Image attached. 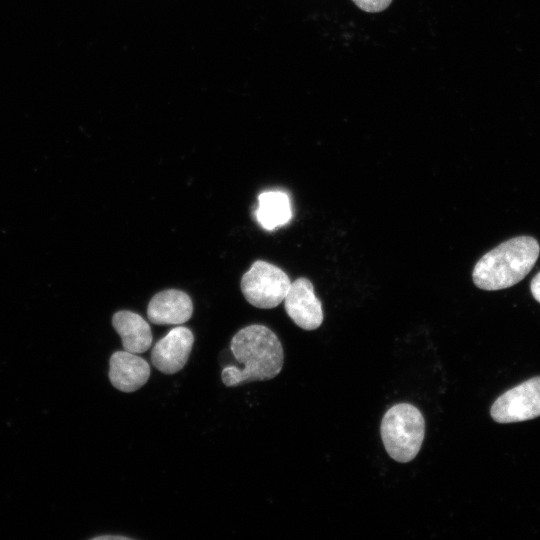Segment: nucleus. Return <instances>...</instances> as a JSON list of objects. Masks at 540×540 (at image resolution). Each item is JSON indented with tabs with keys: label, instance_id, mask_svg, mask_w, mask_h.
<instances>
[{
	"label": "nucleus",
	"instance_id": "nucleus-1",
	"mask_svg": "<svg viewBox=\"0 0 540 540\" xmlns=\"http://www.w3.org/2000/svg\"><path fill=\"white\" fill-rule=\"evenodd\" d=\"M231 351L243 368L232 365L222 370V381L228 387L272 379L283 367L280 340L264 325L253 324L239 330L231 340Z\"/></svg>",
	"mask_w": 540,
	"mask_h": 540
},
{
	"label": "nucleus",
	"instance_id": "nucleus-2",
	"mask_svg": "<svg viewBox=\"0 0 540 540\" xmlns=\"http://www.w3.org/2000/svg\"><path fill=\"white\" fill-rule=\"evenodd\" d=\"M539 252L540 246L531 236L509 239L478 260L472 272L473 282L487 291L511 287L533 268Z\"/></svg>",
	"mask_w": 540,
	"mask_h": 540
},
{
	"label": "nucleus",
	"instance_id": "nucleus-3",
	"mask_svg": "<svg viewBox=\"0 0 540 540\" xmlns=\"http://www.w3.org/2000/svg\"><path fill=\"white\" fill-rule=\"evenodd\" d=\"M380 432L389 456L400 463L410 462L417 456L424 440V417L412 404H396L384 414Z\"/></svg>",
	"mask_w": 540,
	"mask_h": 540
},
{
	"label": "nucleus",
	"instance_id": "nucleus-4",
	"mask_svg": "<svg viewBox=\"0 0 540 540\" xmlns=\"http://www.w3.org/2000/svg\"><path fill=\"white\" fill-rule=\"evenodd\" d=\"M290 284L288 275L281 268L258 260L242 276L240 286L245 299L251 305L270 309L284 300Z\"/></svg>",
	"mask_w": 540,
	"mask_h": 540
},
{
	"label": "nucleus",
	"instance_id": "nucleus-5",
	"mask_svg": "<svg viewBox=\"0 0 540 540\" xmlns=\"http://www.w3.org/2000/svg\"><path fill=\"white\" fill-rule=\"evenodd\" d=\"M490 414L497 423H514L540 416V376L507 390L493 403Z\"/></svg>",
	"mask_w": 540,
	"mask_h": 540
},
{
	"label": "nucleus",
	"instance_id": "nucleus-6",
	"mask_svg": "<svg viewBox=\"0 0 540 540\" xmlns=\"http://www.w3.org/2000/svg\"><path fill=\"white\" fill-rule=\"evenodd\" d=\"M286 313L304 330H315L323 322V310L311 281L300 277L291 282L284 298Z\"/></svg>",
	"mask_w": 540,
	"mask_h": 540
},
{
	"label": "nucleus",
	"instance_id": "nucleus-7",
	"mask_svg": "<svg viewBox=\"0 0 540 540\" xmlns=\"http://www.w3.org/2000/svg\"><path fill=\"white\" fill-rule=\"evenodd\" d=\"M194 336L190 329L177 326L152 348L151 362L160 372L171 375L180 371L188 361Z\"/></svg>",
	"mask_w": 540,
	"mask_h": 540
},
{
	"label": "nucleus",
	"instance_id": "nucleus-8",
	"mask_svg": "<svg viewBox=\"0 0 540 540\" xmlns=\"http://www.w3.org/2000/svg\"><path fill=\"white\" fill-rule=\"evenodd\" d=\"M109 380L122 392H134L146 384L150 376V366L135 353L114 352L109 360Z\"/></svg>",
	"mask_w": 540,
	"mask_h": 540
},
{
	"label": "nucleus",
	"instance_id": "nucleus-9",
	"mask_svg": "<svg viewBox=\"0 0 540 540\" xmlns=\"http://www.w3.org/2000/svg\"><path fill=\"white\" fill-rule=\"evenodd\" d=\"M193 313L192 300L188 294L176 289L164 290L152 297L147 317L156 325H177L187 322Z\"/></svg>",
	"mask_w": 540,
	"mask_h": 540
},
{
	"label": "nucleus",
	"instance_id": "nucleus-10",
	"mask_svg": "<svg viewBox=\"0 0 540 540\" xmlns=\"http://www.w3.org/2000/svg\"><path fill=\"white\" fill-rule=\"evenodd\" d=\"M112 325L121 337L124 350L139 354L151 347V328L140 315L128 310L118 311L112 317Z\"/></svg>",
	"mask_w": 540,
	"mask_h": 540
},
{
	"label": "nucleus",
	"instance_id": "nucleus-11",
	"mask_svg": "<svg viewBox=\"0 0 540 540\" xmlns=\"http://www.w3.org/2000/svg\"><path fill=\"white\" fill-rule=\"evenodd\" d=\"M257 222L262 228L272 231L287 224L292 217L289 196L282 191H266L258 196L255 211Z\"/></svg>",
	"mask_w": 540,
	"mask_h": 540
},
{
	"label": "nucleus",
	"instance_id": "nucleus-12",
	"mask_svg": "<svg viewBox=\"0 0 540 540\" xmlns=\"http://www.w3.org/2000/svg\"><path fill=\"white\" fill-rule=\"evenodd\" d=\"M357 7L365 12H381L388 8L392 0H352Z\"/></svg>",
	"mask_w": 540,
	"mask_h": 540
},
{
	"label": "nucleus",
	"instance_id": "nucleus-13",
	"mask_svg": "<svg viewBox=\"0 0 540 540\" xmlns=\"http://www.w3.org/2000/svg\"><path fill=\"white\" fill-rule=\"evenodd\" d=\"M530 289L534 299L540 303V272L532 279Z\"/></svg>",
	"mask_w": 540,
	"mask_h": 540
},
{
	"label": "nucleus",
	"instance_id": "nucleus-14",
	"mask_svg": "<svg viewBox=\"0 0 540 540\" xmlns=\"http://www.w3.org/2000/svg\"><path fill=\"white\" fill-rule=\"evenodd\" d=\"M98 539H103V540H107V539H119V540H130L131 538L129 537H125V536H121V535H101V536H96L93 538V540H98Z\"/></svg>",
	"mask_w": 540,
	"mask_h": 540
}]
</instances>
